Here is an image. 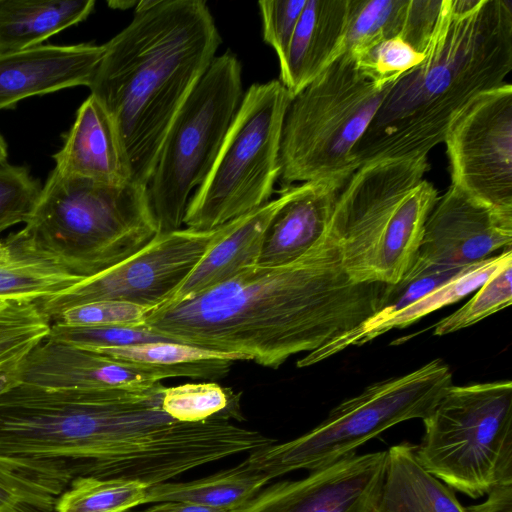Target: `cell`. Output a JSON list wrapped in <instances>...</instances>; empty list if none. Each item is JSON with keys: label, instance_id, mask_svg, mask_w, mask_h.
Here are the masks:
<instances>
[{"label": "cell", "instance_id": "5", "mask_svg": "<svg viewBox=\"0 0 512 512\" xmlns=\"http://www.w3.org/2000/svg\"><path fill=\"white\" fill-rule=\"evenodd\" d=\"M427 157L360 166L340 192L328 226L348 276L392 285L418 253L425 222L438 200L424 178Z\"/></svg>", "mask_w": 512, "mask_h": 512}, {"label": "cell", "instance_id": "20", "mask_svg": "<svg viewBox=\"0 0 512 512\" xmlns=\"http://www.w3.org/2000/svg\"><path fill=\"white\" fill-rule=\"evenodd\" d=\"M284 199L282 188L276 199L235 219L162 305L190 299L257 265L265 230Z\"/></svg>", "mask_w": 512, "mask_h": 512}, {"label": "cell", "instance_id": "1", "mask_svg": "<svg viewBox=\"0 0 512 512\" xmlns=\"http://www.w3.org/2000/svg\"><path fill=\"white\" fill-rule=\"evenodd\" d=\"M387 289L353 281L327 229L297 261L246 268L190 299L149 311L141 325L174 342L278 368L372 317L383 308Z\"/></svg>", "mask_w": 512, "mask_h": 512}, {"label": "cell", "instance_id": "33", "mask_svg": "<svg viewBox=\"0 0 512 512\" xmlns=\"http://www.w3.org/2000/svg\"><path fill=\"white\" fill-rule=\"evenodd\" d=\"M42 187L27 168L0 161V234L26 223L38 202Z\"/></svg>", "mask_w": 512, "mask_h": 512}, {"label": "cell", "instance_id": "14", "mask_svg": "<svg viewBox=\"0 0 512 512\" xmlns=\"http://www.w3.org/2000/svg\"><path fill=\"white\" fill-rule=\"evenodd\" d=\"M386 461L387 451L351 454L305 478L262 490L247 512H371Z\"/></svg>", "mask_w": 512, "mask_h": 512}, {"label": "cell", "instance_id": "35", "mask_svg": "<svg viewBox=\"0 0 512 512\" xmlns=\"http://www.w3.org/2000/svg\"><path fill=\"white\" fill-rule=\"evenodd\" d=\"M352 56L359 70L375 81L397 79L424 58V54L415 51L400 37L383 40Z\"/></svg>", "mask_w": 512, "mask_h": 512}, {"label": "cell", "instance_id": "28", "mask_svg": "<svg viewBox=\"0 0 512 512\" xmlns=\"http://www.w3.org/2000/svg\"><path fill=\"white\" fill-rule=\"evenodd\" d=\"M148 487L133 480L79 476L58 496L54 512H126L145 504Z\"/></svg>", "mask_w": 512, "mask_h": 512}, {"label": "cell", "instance_id": "41", "mask_svg": "<svg viewBox=\"0 0 512 512\" xmlns=\"http://www.w3.org/2000/svg\"><path fill=\"white\" fill-rule=\"evenodd\" d=\"M22 260L18 258L9 245L3 240L0 241V266L11 265Z\"/></svg>", "mask_w": 512, "mask_h": 512}, {"label": "cell", "instance_id": "40", "mask_svg": "<svg viewBox=\"0 0 512 512\" xmlns=\"http://www.w3.org/2000/svg\"><path fill=\"white\" fill-rule=\"evenodd\" d=\"M21 360L0 364V394L22 382L20 369Z\"/></svg>", "mask_w": 512, "mask_h": 512}, {"label": "cell", "instance_id": "37", "mask_svg": "<svg viewBox=\"0 0 512 512\" xmlns=\"http://www.w3.org/2000/svg\"><path fill=\"white\" fill-rule=\"evenodd\" d=\"M307 0L259 1L263 39L277 54L279 64L286 58L293 34Z\"/></svg>", "mask_w": 512, "mask_h": 512}, {"label": "cell", "instance_id": "43", "mask_svg": "<svg viewBox=\"0 0 512 512\" xmlns=\"http://www.w3.org/2000/svg\"><path fill=\"white\" fill-rule=\"evenodd\" d=\"M6 160H7V146H6L4 139L0 135V161H6Z\"/></svg>", "mask_w": 512, "mask_h": 512}, {"label": "cell", "instance_id": "22", "mask_svg": "<svg viewBox=\"0 0 512 512\" xmlns=\"http://www.w3.org/2000/svg\"><path fill=\"white\" fill-rule=\"evenodd\" d=\"M415 447L402 442L387 450L383 483L371 512H467L454 490L420 465Z\"/></svg>", "mask_w": 512, "mask_h": 512}, {"label": "cell", "instance_id": "38", "mask_svg": "<svg viewBox=\"0 0 512 512\" xmlns=\"http://www.w3.org/2000/svg\"><path fill=\"white\" fill-rule=\"evenodd\" d=\"M487 495L484 502L466 507L467 512H512V478L496 483Z\"/></svg>", "mask_w": 512, "mask_h": 512}, {"label": "cell", "instance_id": "6", "mask_svg": "<svg viewBox=\"0 0 512 512\" xmlns=\"http://www.w3.org/2000/svg\"><path fill=\"white\" fill-rule=\"evenodd\" d=\"M397 79L372 80L343 53L294 96L282 130V186L354 173L352 150Z\"/></svg>", "mask_w": 512, "mask_h": 512}, {"label": "cell", "instance_id": "11", "mask_svg": "<svg viewBox=\"0 0 512 512\" xmlns=\"http://www.w3.org/2000/svg\"><path fill=\"white\" fill-rule=\"evenodd\" d=\"M233 221L212 230L185 228L159 233L134 255L61 294L37 302L38 306L50 323L66 309L96 301L128 302L150 311L158 308Z\"/></svg>", "mask_w": 512, "mask_h": 512}, {"label": "cell", "instance_id": "36", "mask_svg": "<svg viewBox=\"0 0 512 512\" xmlns=\"http://www.w3.org/2000/svg\"><path fill=\"white\" fill-rule=\"evenodd\" d=\"M150 310L128 302L96 301L66 309L52 323L78 326H139Z\"/></svg>", "mask_w": 512, "mask_h": 512}, {"label": "cell", "instance_id": "21", "mask_svg": "<svg viewBox=\"0 0 512 512\" xmlns=\"http://www.w3.org/2000/svg\"><path fill=\"white\" fill-rule=\"evenodd\" d=\"M510 258H512L511 248L459 271L445 283L382 322L372 326H357L321 348L307 353L297 361V367L304 368L317 364L350 346H362L392 329L409 326L424 316L461 300L477 290Z\"/></svg>", "mask_w": 512, "mask_h": 512}, {"label": "cell", "instance_id": "18", "mask_svg": "<svg viewBox=\"0 0 512 512\" xmlns=\"http://www.w3.org/2000/svg\"><path fill=\"white\" fill-rule=\"evenodd\" d=\"M57 171L99 182H131L127 160L113 121L93 96L81 104L62 148L53 155Z\"/></svg>", "mask_w": 512, "mask_h": 512}, {"label": "cell", "instance_id": "42", "mask_svg": "<svg viewBox=\"0 0 512 512\" xmlns=\"http://www.w3.org/2000/svg\"><path fill=\"white\" fill-rule=\"evenodd\" d=\"M139 1H135V0H124V1H120V0H116V1H109L108 2V5L113 8V9H121V10H126V9H129V8H134L136 7V5L138 4Z\"/></svg>", "mask_w": 512, "mask_h": 512}, {"label": "cell", "instance_id": "2", "mask_svg": "<svg viewBox=\"0 0 512 512\" xmlns=\"http://www.w3.org/2000/svg\"><path fill=\"white\" fill-rule=\"evenodd\" d=\"M220 44L202 0H140L104 44L90 94L114 123L132 183L148 187L171 124Z\"/></svg>", "mask_w": 512, "mask_h": 512}, {"label": "cell", "instance_id": "7", "mask_svg": "<svg viewBox=\"0 0 512 512\" xmlns=\"http://www.w3.org/2000/svg\"><path fill=\"white\" fill-rule=\"evenodd\" d=\"M452 373L435 359L402 376L366 387L334 407L327 418L303 435L249 453L248 468L271 480L286 473L330 465L403 421L424 419L452 386Z\"/></svg>", "mask_w": 512, "mask_h": 512}, {"label": "cell", "instance_id": "23", "mask_svg": "<svg viewBox=\"0 0 512 512\" xmlns=\"http://www.w3.org/2000/svg\"><path fill=\"white\" fill-rule=\"evenodd\" d=\"M93 0H0V53L39 46L86 19Z\"/></svg>", "mask_w": 512, "mask_h": 512}, {"label": "cell", "instance_id": "3", "mask_svg": "<svg viewBox=\"0 0 512 512\" xmlns=\"http://www.w3.org/2000/svg\"><path fill=\"white\" fill-rule=\"evenodd\" d=\"M512 70V3L442 0L416 67L401 75L352 150L353 166L427 157L457 118Z\"/></svg>", "mask_w": 512, "mask_h": 512}, {"label": "cell", "instance_id": "24", "mask_svg": "<svg viewBox=\"0 0 512 512\" xmlns=\"http://www.w3.org/2000/svg\"><path fill=\"white\" fill-rule=\"evenodd\" d=\"M264 473L238 466L188 482H163L148 487L145 504L184 502L233 509L248 505L269 483Z\"/></svg>", "mask_w": 512, "mask_h": 512}, {"label": "cell", "instance_id": "10", "mask_svg": "<svg viewBox=\"0 0 512 512\" xmlns=\"http://www.w3.org/2000/svg\"><path fill=\"white\" fill-rule=\"evenodd\" d=\"M242 96L241 64L226 51L214 58L163 142L148 184L160 233L181 229L190 193L210 171Z\"/></svg>", "mask_w": 512, "mask_h": 512}, {"label": "cell", "instance_id": "39", "mask_svg": "<svg viewBox=\"0 0 512 512\" xmlns=\"http://www.w3.org/2000/svg\"><path fill=\"white\" fill-rule=\"evenodd\" d=\"M250 503L243 507L226 509L184 502H161L151 506L145 512H247Z\"/></svg>", "mask_w": 512, "mask_h": 512}, {"label": "cell", "instance_id": "32", "mask_svg": "<svg viewBox=\"0 0 512 512\" xmlns=\"http://www.w3.org/2000/svg\"><path fill=\"white\" fill-rule=\"evenodd\" d=\"M512 303V258L503 263L462 307L440 320L435 336H443L472 326Z\"/></svg>", "mask_w": 512, "mask_h": 512}, {"label": "cell", "instance_id": "34", "mask_svg": "<svg viewBox=\"0 0 512 512\" xmlns=\"http://www.w3.org/2000/svg\"><path fill=\"white\" fill-rule=\"evenodd\" d=\"M46 338L89 350L171 341L151 332L142 325L78 327L52 323Z\"/></svg>", "mask_w": 512, "mask_h": 512}, {"label": "cell", "instance_id": "19", "mask_svg": "<svg viewBox=\"0 0 512 512\" xmlns=\"http://www.w3.org/2000/svg\"><path fill=\"white\" fill-rule=\"evenodd\" d=\"M349 0H307L280 65L279 81L296 96L340 56Z\"/></svg>", "mask_w": 512, "mask_h": 512}, {"label": "cell", "instance_id": "27", "mask_svg": "<svg viewBox=\"0 0 512 512\" xmlns=\"http://www.w3.org/2000/svg\"><path fill=\"white\" fill-rule=\"evenodd\" d=\"M408 7L409 0H349L340 55H357L383 40L402 39Z\"/></svg>", "mask_w": 512, "mask_h": 512}, {"label": "cell", "instance_id": "17", "mask_svg": "<svg viewBox=\"0 0 512 512\" xmlns=\"http://www.w3.org/2000/svg\"><path fill=\"white\" fill-rule=\"evenodd\" d=\"M103 54L104 45L92 43L0 53V110L31 96L89 87Z\"/></svg>", "mask_w": 512, "mask_h": 512}, {"label": "cell", "instance_id": "26", "mask_svg": "<svg viewBox=\"0 0 512 512\" xmlns=\"http://www.w3.org/2000/svg\"><path fill=\"white\" fill-rule=\"evenodd\" d=\"M72 480L51 464L0 456V512H54Z\"/></svg>", "mask_w": 512, "mask_h": 512}, {"label": "cell", "instance_id": "15", "mask_svg": "<svg viewBox=\"0 0 512 512\" xmlns=\"http://www.w3.org/2000/svg\"><path fill=\"white\" fill-rule=\"evenodd\" d=\"M23 383L58 389H147L178 372L116 360L45 338L21 360Z\"/></svg>", "mask_w": 512, "mask_h": 512}, {"label": "cell", "instance_id": "9", "mask_svg": "<svg viewBox=\"0 0 512 512\" xmlns=\"http://www.w3.org/2000/svg\"><path fill=\"white\" fill-rule=\"evenodd\" d=\"M292 98L279 80L255 83L243 93L210 171L188 202L186 228L212 230L270 200Z\"/></svg>", "mask_w": 512, "mask_h": 512}, {"label": "cell", "instance_id": "31", "mask_svg": "<svg viewBox=\"0 0 512 512\" xmlns=\"http://www.w3.org/2000/svg\"><path fill=\"white\" fill-rule=\"evenodd\" d=\"M50 327L37 302L0 301V364L21 360Z\"/></svg>", "mask_w": 512, "mask_h": 512}, {"label": "cell", "instance_id": "30", "mask_svg": "<svg viewBox=\"0 0 512 512\" xmlns=\"http://www.w3.org/2000/svg\"><path fill=\"white\" fill-rule=\"evenodd\" d=\"M85 279L42 261L22 259L0 266V301L39 302Z\"/></svg>", "mask_w": 512, "mask_h": 512}, {"label": "cell", "instance_id": "29", "mask_svg": "<svg viewBox=\"0 0 512 512\" xmlns=\"http://www.w3.org/2000/svg\"><path fill=\"white\" fill-rule=\"evenodd\" d=\"M162 408L169 416L181 422L243 420L240 393L214 382L164 387Z\"/></svg>", "mask_w": 512, "mask_h": 512}, {"label": "cell", "instance_id": "12", "mask_svg": "<svg viewBox=\"0 0 512 512\" xmlns=\"http://www.w3.org/2000/svg\"><path fill=\"white\" fill-rule=\"evenodd\" d=\"M452 186L493 208L512 211V86L480 95L443 141Z\"/></svg>", "mask_w": 512, "mask_h": 512}, {"label": "cell", "instance_id": "4", "mask_svg": "<svg viewBox=\"0 0 512 512\" xmlns=\"http://www.w3.org/2000/svg\"><path fill=\"white\" fill-rule=\"evenodd\" d=\"M159 233L148 187L53 169L24 228L4 241L18 258L89 278L134 255Z\"/></svg>", "mask_w": 512, "mask_h": 512}, {"label": "cell", "instance_id": "8", "mask_svg": "<svg viewBox=\"0 0 512 512\" xmlns=\"http://www.w3.org/2000/svg\"><path fill=\"white\" fill-rule=\"evenodd\" d=\"M420 465L468 497L512 478V382L451 386L423 419Z\"/></svg>", "mask_w": 512, "mask_h": 512}, {"label": "cell", "instance_id": "25", "mask_svg": "<svg viewBox=\"0 0 512 512\" xmlns=\"http://www.w3.org/2000/svg\"><path fill=\"white\" fill-rule=\"evenodd\" d=\"M116 360L171 369L180 377L219 379L226 376L242 355L223 353L174 341H155L92 350Z\"/></svg>", "mask_w": 512, "mask_h": 512}, {"label": "cell", "instance_id": "13", "mask_svg": "<svg viewBox=\"0 0 512 512\" xmlns=\"http://www.w3.org/2000/svg\"><path fill=\"white\" fill-rule=\"evenodd\" d=\"M512 245V211L485 205L454 186L428 216L416 257L428 264L462 270Z\"/></svg>", "mask_w": 512, "mask_h": 512}, {"label": "cell", "instance_id": "16", "mask_svg": "<svg viewBox=\"0 0 512 512\" xmlns=\"http://www.w3.org/2000/svg\"><path fill=\"white\" fill-rule=\"evenodd\" d=\"M352 174L282 187L285 199L265 230L257 265L291 264L319 244L327 232L338 196Z\"/></svg>", "mask_w": 512, "mask_h": 512}]
</instances>
